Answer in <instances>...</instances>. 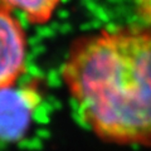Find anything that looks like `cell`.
Listing matches in <instances>:
<instances>
[{
	"label": "cell",
	"instance_id": "cell-1",
	"mask_svg": "<svg viewBox=\"0 0 151 151\" xmlns=\"http://www.w3.org/2000/svg\"><path fill=\"white\" fill-rule=\"evenodd\" d=\"M62 78L82 121L100 139L151 146V27L77 38Z\"/></svg>",
	"mask_w": 151,
	"mask_h": 151
},
{
	"label": "cell",
	"instance_id": "cell-2",
	"mask_svg": "<svg viewBox=\"0 0 151 151\" xmlns=\"http://www.w3.org/2000/svg\"><path fill=\"white\" fill-rule=\"evenodd\" d=\"M27 35L13 10L0 5V92L15 87L25 72Z\"/></svg>",
	"mask_w": 151,
	"mask_h": 151
},
{
	"label": "cell",
	"instance_id": "cell-3",
	"mask_svg": "<svg viewBox=\"0 0 151 151\" xmlns=\"http://www.w3.org/2000/svg\"><path fill=\"white\" fill-rule=\"evenodd\" d=\"M33 94L25 91L17 92L14 87L0 92V137L17 139L29 125Z\"/></svg>",
	"mask_w": 151,
	"mask_h": 151
},
{
	"label": "cell",
	"instance_id": "cell-4",
	"mask_svg": "<svg viewBox=\"0 0 151 151\" xmlns=\"http://www.w3.org/2000/svg\"><path fill=\"white\" fill-rule=\"evenodd\" d=\"M62 0H0V5L8 9H17L24 14L32 24L42 25L53 18Z\"/></svg>",
	"mask_w": 151,
	"mask_h": 151
}]
</instances>
